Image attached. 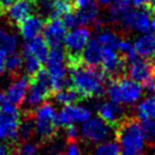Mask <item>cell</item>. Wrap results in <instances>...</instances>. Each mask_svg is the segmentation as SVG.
<instances>
[{
    "label": "cell",
    "mask_w": 155,
    "mask_h": 155,
    "mask_svg": "<svg viewBox=\"0 0 155 155\" xmlns=\"http://www.w3.org/2000/svg\"><path fill=\"white\" fill-rule=\"evenodd\" d=\"M69 82L79 96L85 99L100 96L105 91V74L83 64L71 66Z\"/></svg>",
    "instance_id": "6da1fadb"
},
{
    "label": "cell",
    "mask_w": 155,
    "mask_h": 155,
    "mask_svg": "<svg viewBox=\"0 0 155 155\" xmlns=\"http://www.w3.org/2000/svg\"><path fill=\"white\" fill-rule=\"evenodd\" d=\"M147 137L142 124L136 120H126L118 130V144L121 155H142L146 147Z\"/></svg>",
    "instance_id": "7a4b0ae2"
},
{
    "label": "cell",
    "mask_w": 155,
    "mask_h": 155,
    "mask_svg": "<svg viewBox=\"0 0 155 155\" xmlns=\"http://www.w3.org/2000/svg\"><path fill=\"white\" fill-rule=\"evenodd\" d=\"M144 93L142 84L131 78H118L107 87L110 101L119 105H133L140 101Z\"/></svg>",
    "instance_id": "3957f363"
},
{
    "label": "cell",
    "mask_w": 155,
    "mask_h": 155,
    "mask_svg": "<svg viewBox=\"0 0 155 155\" xmlns=\"http://www.w3.org/2000/svg\"><path fill=\"white\" fill-rule=\"evenodd\" d=\"M34 134L40 139H49L54 136L58 127L56 108L51 103H42L36 107L33 117Z\"/></svg>",
    "instance_id": "277c9868"
},
{
    "label": "cell",
    "mask_w": 155,
    "mask_h": 155,
    "mask_svg": "<svg viewBox=\"0 0 155 155\" xmlns=\"http://www.w3.org/2000/svg\"><path fill=\"white\" fill-rule=\"evenodd\" d=\"M21 114L17 105L6 102L0 109V142H15L19 137Z\"/></svg>",
    "instance_id": "5b68a950"
},
{
    "label": "cell",
    "mask_w": 155,
    "mask_h": 155,
    "mask_svg": "<svg viewBox=\"0 0 155 155\" xmlns=\"http://www.w3.org/2000/svg\"><path fill=\"white\" fill-rule=\"evenodd\" d=\"M33 77L34 78L32 82H30L27 94L24 100L27 108L31 109H35L36 107L44 103L51 93V86L47 70L41 69Z\"/></svg>",
    "instance_id": "8992f818"
},
{
    "label": "cell",
    "mask_w": 155,
    "mask_h": 155,
    "mask_svg": "<svg viewBox=\"0 0 155 155\" xmlns=\"http://www.w3.org/2000/svg\"><path fill=\"white\" fill-rule=\"evenodd\" d=\"M112 127L105 122L103 119H101L99 116H91L86 121H84L79 128V135L83 139H85L88 143L99 144V143L107 140L111 137Z\"/></svg>",
    "instance_id": "52a82bcc"
},
{
    "label": "cell",
    "mask_w": 155,
    "mask_h": 155,
    "mask_svg": "<svg viewBox=\"0 0 155 155\" xmlns=\"http://www.w3.org/2000/svg\"><path fill=\"white\" fill-rule=\"evenodd\" d=\"M151 15L145 9L136 10L129 7L126 10V13L121 16L118 23L127 31L144 33L151 30Z\"/></svg>",
    "instance_id": "ba28073f"
},
{
    "label": "cell",
    "mask_w": 155,
    "mask_h": 155,
    "mask_svg": "<svg viewBox=\"0 0 155 155\" xmlns=\"http://www.w3.org/2000/svg\"><path fill=\"white\" fill-rule=\"evenodd\" d=\"M92 116L90 108L83 104H68L62 105V109L57 113L58 125L62 127L67 126L82 125L84 121H86Z\"/></svg>",
    "instance_id": "9c48e42d"
},
{
    "label": "cell",
    "mask_w": 155,
    "mask_h": 155,
    "mask_svg": "<svg viewBox=\"0 0 155 155\" xmlns=\"http://www.w3.org/2000/svg\"><path fill=\"white\" fill-rule=\"evenodd\" d=\"M90 40V30L86 26H77L66 33L62 43L70 56H79Z\"/></svg>",
    "instance_id": "30bf717a"
},
{
    "label": "cell",
    "mask_w": 155,
    "mask_h": 155,
    "mask_svg": "<svg viewBox=\"0 0 155 155\" xmlns=\"http://www.w3.org/2000/svg\"><path fill=\"white\" fill-rule=\"evenodd\" d=\"M43 39L47 41L49 47H59L61 45L64 38L67 33V27L60 18H51L44 25Z\"/></svg>",
    "instance_id": "8fae6325"
},
{
    "label": "cell",
    "mask_w": 155,
    "mask_h": 155,
    "mask_svg": "<svg viewBox=\"0 0 155 155\" xmlns=\"http://www.w3.org/2000/svg\"><path fill=\"white\" fill-rule=\"evenodd\" d=\"M30 86V81L26 76H18L10 83L6 90L5 96L8 103L19 105L24 102Z\"/></svg>",
    "instance_id": "7c38bea8"
},
{
    "label": "cell",
    "mask_w": 155,
    "mask_h": 155,
    "mask_svg": "<svg viewBox=\"0 0 155 155\" xmlns=\"http://www.w3.org/2000/svg\"><path fill=\"white\" fill-rule=\"evenodd\" d=\"M97 116L103 119L109 125L116 126L119 125L125 116V111L122 105L114 103L112 101H102L96 105Z\"/></svg>",
    "instance_id": "4fadbf2b"
},
{
    "label": "cell",
    "mask_w": 155,
    "mask_h": 155,
    "mask_svg": "<svg viewBox=\"0 0 155 155\" xmlns=\"http://www.w3.org/2000/svg\"><path fill=\"white\" fill-rule=\"evenodd\" d=\"M128 62H129V65H128L129 78L136 81L139 84L145 83L148 78L153 76V67L148 61H146V59L136 57Z\"/></svg>",
    "instance_id": "5bb4252c"
},
{
    "label": "cell",
    "mask_w": 155,
    "mask_h": 155,
    "mask_svg": "<svg viewBox=\"0 0 155 155\" xmlns=\"http://www.w3.org/2000/svg\"><path fill=\"white\" fill-rule=\"evenodd\" d=\"M34 5L31 0H14L12 4L7 6V17L13 24L21 23L32 15Z\"/></svg>",
    "instance_id": "9a60e30c"
},
{
    "label": "cell",
    "mask_w": 155,
    "mask_h": 155,
    "mask_svg": "<svg viewBox=\"0 0 155 155\" xmlns=\"http://www.w3.org/2000/svg\"><path fill=\"white\" fill-rule=\"evenodd\" d=\"M100 65L102 66L103 73L110 76H117L124 70L122 58L116 52V49H111V48L103 49V56Z\"/></svg>",
    "instance_id": "2e32d148"
},
{
    "label": "cell",
    "mask_w": 155,
    "mask_h": 155,
    "mask_svg": "<svg viewBox=\"0 0 155 155\" xmlns=\"http://www.w3.org/2000/svg\"><path fill=\"white\" fill-rule=\"evenodd\" d=\"M104 48L97 42V40H90L86 47L79 54L81 62L88 67H96L101 64Z\"/></svg>",
    "instance_id": "e0dca14e"
},
{
    "label": "cell",
    "mask_w": 155,
    "mask_h": 155,
    "mask_svg": "<svg viewBox=\"0 0 155 155\" xmlns=\"http://www.w3.org/2000/svg\"><path fill=\"white\" fill-rule=\"evenodd\" d=\"M137 57L148 59L155 56V33L144 32L133 42Z\"/></svg>",
    "instance_id": "ac0fdd59"
},
{
    "label": "cell",
    "mask_w": 155,
    "mask_h": 155,
    "mask_svg": "<svg viewBox=\"0 0 155 155\" xmlns=\"http://www.w3.org/2000/svg\"><path fill=\"white\" fill-rule=\"evenodd\" d=\"M18 25H19V33L22 35V38H24L25 40H31L41 35L45 23L41 16L30 15Z\"/></svg>",
    "instance_id": "d6986e66"
},
{
    "label": "cell",
    "mask_w": 155,
    "mask_h": 155,
    "mask_svg": "<svg viewBox=\"0 0 155 155\" xmlns=\"http://www.w3.org/2000/svg\"><path fill=\"white\" fill-rule=\"evenodd\" d=\"M75 25L77 26H88L95 24L99 21V7L94 2L87 5L85 7L78 8L76 13H73Z\"/></svg>",
    "instance_id": "ffe728a7"
},
{
    "label": "cell",
    "mask_w": 155,
    "mask_h": 155,
    "mask_svg": "<svg viewBox=\"0 0 155 155\" xmlns=\"http://www.w3.org/2000/svg\"><path fill=\"white\" fill-rule=\"evenodd\" d=\"M48 75L52 91H59L65 88L69 84V74L65 65L48 67Z\"/></svg>",
    "instance_id": "44dd1931"
},
{
    "label": "cell",
    "mask_w": 155,
    "mask_h": 155,
    "mask_svg": "<svg viewBox=\"0 0 155 155\" xmlns=\"http://www.w3.org/2000/svg\"><path fill=\"white\" fill-rule=\"evenodd\" d=\"M48 52H49V44L41 36H36L34 39L26 40L25 44H24V54L35 57L41 61L45 60Z\"/></svg>",
    "instance_id": "7402d4cb"
},
{
    "label": "cell",
    "mask_w": 155,
    "mask_h": 155,
    "mask_svg": "<svg viewBox=\"0 0 155 155\" xmlns=\"http://www.w3.org/2000/svg\"><path fill=\"white\" fill-rule=\"evenodd\" d=\"M136 114L142 121L155 120V93L139 101L136 107Z\"/></svg>",
    "instance_id": "603a6c76"
},
{
    "label": "cell",
    "mask_w": 155,
    "mask_h": 155,
    "mask_svg": "<svg viewBox=\"0 0 155 155\" xmlns=\"http://www.w3.org/2000/svg\"><path fill=\"white\" fill-rule=\"evenodd\" d=\"M18 49V38L13 32L0 28V52L6 56L16 52Z\"/></svg>",
    "instance_id": "cb8c5ba5"
},
{
    "label": "cell",
    "mask_w": 155,
    "mask_h": 155,
    "mask_svg": "<svg viewBox=\"0 0 155 155\" xmlns=\"http://www.w3.org/2000/svg\"><path fill=\"white\" fill-rule=\"evenodd\" d=\"M53 97H54V101L58 104H60V105H68V104L77 103L81 96L76 92L75 88H69L67 86L65 88L56 91Z\"/></svg>",
    "instance_id": "d4e9b609"
},
{
    "label": "cell",
    "mask_w": 155,
    "mask_h": 155,
    "mask_svg": "<svg viewBox=\"0 0 155 155\" xmlns=\"http://www.w3.org/2000/svg\"><path fill=\"white\" fill-rule=\"evenodd\" d=\"M121 150L118 142L107 139L96 144L94 148V155H120Z\"/></svg>",
    "instance_id": "484cf974"
},
{
    "label": "cell",
    "mask_w": 155,
    "mask_h": 155,
    "mask_svg": "<svg viewBox=\"0 0 155 155\" xmlns=\"http://www.w3.org/2000/svg\"><path fill=\"white\" fill-rule=\"evenodd\" d=\"M96 40L103 48H111V49H117L118 43L120 41L119 35L116 32L111 30H103L101 31L99 34L96 35Z\"/></svg>",
    "instance_id": "4316f807"
},
{
    "label": "cell",
    "mask_w": 155,
    "mask_h": 155,
    "mask_svg": "<svg viewBox=\"0 0 155 155\" xmlns=\"http://www.w3.org/2000/svg\"><path fill=\"white\" fill-rule=\"evenodd\" d=\"M129 2L126 0H114L109 6V18L112 22L118 23L121 16L126 13V10L129 8Z\"/></svg>",
    "instance_id": "83f0119b"
},
{
    "label": "cell",
    "mask_w": 155,
    "mask_h": 155,
    "mask_svg": "<svg viewBox=\"0 0 155 155\" xmlns=\"http://www.w3.org/2000/svg\"><path fill=\"white\" fill-rule=\"evenodd\" d=\"M23 67H24L26 75L34 76L42 69V61L38 58H35V57L24 54V57H23Z\"/></svg>",
    "instance_id": "f1b7e54d"
},
{
    "label": "cell",
    "mask_w": 155,
    "mask_h": 155,
    "mask_svg": "<svg viewBox=\"0 0 155 155\" xmlns=\"http://www.w3.org/2000/svg\"><path fill=\"white\" fill-rule=\"evenodd\" d=\"M71 0H52V10L50 18H60L70 12Z\"/></svg>",
    "instance_id": "f546056e"
},
{
    "label": "cell",
    "mask_w": 155,
    "mask_h": 155,
    "mask_svg": "<svg viewBox=\"0 0 155 155\" xmlns=\"http://www.w3.org/2000/svg\"><path fill=\"white\" fill-rule=\"evenodd\" d=\"M23 67V56L17 52H14L12 54L6 56L5 61V68L10 73H17L19 69Z\"/></svg>",
    "instance_id": "4dcf8cb0"
},
{
    "label": "cell",
    "mask_w": 155,
    "mask_h": 155,
    "mask_svg": "<svg viewBox=\"0 0 155 155\" xmlns=\"http://www.w3.org/2000/svg\"><path fill=\"white\" fill-rule=\"evenodd\" d=\"M117 50L120 52L121 56L125 57L128 61L137 57L133 42H130L128 40H120L119 43H118V47H117Z\"/></svg>",
    "instance_id": "1f68e13d"
},
{
    "label": "cell",
    "mask_w": 155,
    "mask_h": 155,
    "mask_svg": "<svg viewBox=\"0 0 155 155\" xmlns=\"http://www.w3.org/2000/svg\"><path fill=\"white\" fill-rule=\"evenodd\" d=\"M33 134H34V124H33V120L26 119L24 121H21L19 130H18L19 137H22L23 139H30Z\"/></svg>",
    "instance_id": "d6a6232c"
},
{
    "label": "cell",
    "mask_w": 155,
    "mask_h": 155,
    "mask_svg": "<svg viewBox=\"0 0 155 155\" xmlns=\"http://www.w3.org/2000/svg\"><path fill=\"white\" fill-rule=\"evenodd\" d=\"M39 153V148L32 142H26L22 143L19 146H17L15 155H38Z\"/></svg>",
    "instance_id": "836d02e7"
},
{
    "label": "cell",
    "mask_w": 155,
    "mask_h": 155,
    "mask_svg": "<svg viewBox=\"0 0 155 155\" xmlns=\"http://www.w3.org/2000/svg\"><path fill=\"white\" fill-rule=\"evenodd\" d=\"M36 7L43 16L50 17L52 10V0H36Z\"/></svg>",
    "instance_id": "e575fe53"
},
{
    "label": "cell",
    "mask_w": 155,
    "mask_h": 155,
    "mask_svg": "<svg viewBox=\"0 0 155 155\" xmlns=\"http://www.w3.org/2000/svg\"><path fill=\"white\" fill-rule=\"evenodd\" d=\"M143 128L146 134L147 139L155 143V120H146L143 121Z\"/></svg>",
    "instance_id": "d590c367"
},
{
    "label": "cell",
    "mask_w": 155,
    "mask_h": 155,
    "mask_svg": "<svg viewBox=\"0 0 155 155\" xmlns=\"http://www.w3.org/2000/svg\"><path fill=\"white\" fill-rule=\"evenodd\" d=\"M62 155H83L82 150L75 140H70L68 145L65 147Z\"/></svg>",
    "instance_id": "8d00e7d4"
},
{
    "label": "cell",
    "mask_w": 155,
    "mask_h": 155,
    "mask_svg": "<svg viewBox=\"0 0 155 155\" xmlns=\"http://www.w3.org/2000/svg\"><path fill=\"white\" fill-rule=\"evenodd\" d=\"M64 150H65V144L62 140H59V139L54 140L49 147V151L51 155H62Z\"/></svg>",
    "instance_id": "74e56055"
},
{
    "label": "cell",
    "mask_w": 155,
    "mask_h": 155,
    "mask_svg": "<svg viewBox=\"0 0 155 155\" xmlns=\"http://www.w3.org/2000/svg\"><path fill=\"white\" fill-rule=\"evenodd\" d=\"M79 135V129L76 126H67L66 127V137L70 140H75Z\"/></svg>",
    "instance_id": "f35d334b"
},
{
    "label": "cell",
    "mask_w": 155,
    "mask_h": 155,
    "mask_svg": "<svg viewBox=\"0 0 155 155\" xmlns=\"http://www.w3.org/2000/svg\"><path fill=\"white\" fill-rule=\"evenodd\" d=\"M143 88H145V90L148 92V93H155V76L153 75L151 78H148L146 82L143 83L142 84Z\"/></svg>",
    "instance_id": "ab89813d"
},
{
    "label": "cell",
    "mask_w": 155,
    "mask_h": 155,
    "mask_svg": "<svg viewBox=\"0 0 155 155\" xmlns=\"http://www.w3.org/2000/svg\"><path fill=\"white\" fill-rule=\"evenodd\" d=\"M129 2H131L137 8H143V7H145L147 5H150L151 0H130Z\"/></svg>",
    "instance_id": "60d3db41"
},
{
    "label": "cell",
    "mask_w": 155,
    "mask_h": 155,
    "mask_svg": "<svg viewBox=\"0 0 155 155\" xmlns=\"http://www.w3.org/2000/svg\"><path fill=\"white\" fill-rule=\"evenodd\" d=\"M74 2V5L77 7V8H82V7H85L87 5L94 2V0H71Z\"/></svg>",
    "instance_id": "b9f144b4"
},
{
    "label": "cell",
    "mask_w": 155,
    "mask_h": 155,
    "mask_svg": "<svg viewBox=\"0 0 155 155\" xmlns=\"http://www.w3.org/2000/svg\"><path fill=\"white\" fill-rule=\"evenodd\" d=\"M5 61H6V54L2 53V52H0V76L6 70V68H5Z\"/></svg>",
    "instance_id": "7bdbcfd3"
},
{
    "label": "cell",
    "mask_w": 155,
    "mask_h": 155,
    "mask_svg": "<svg viewBox=\"0 0 155 155\" xmlns=\"http://www.w3.org/2000/svg\"><path fill=\"white\" fill-rule=\"evenodd\" d=\"M0 155H12L8 146L5 145L2 142H0Z\"/></svg>",
    "instance_id": "ee69618b"
},
{
    "label": "cell",
    "mask_w": 155,
    "mask_h": 155,
    "mask_svg": "<svg viewBox=\"0 0 155 155\" xmlns=\"http://www.w3.org/2000/svg\"><path fill=\"white\" fill-rule=\"evenodd\" d=\"M97 1H99L100 5H102V6H104V7H109L114 0H97Z\"/></svg>",
    "instance_id": "f6af8a7d"
},
{
    "label": "cell",
    "mask_w": 155,
    "mask_h": 155,
    "mask_svg": "<svg viewBox=\"0 0 155 155\" xmlns=\"http://www.w3.org/2000/svg\"><path fill=\"white\" fill-rule=\"evenodd\" d=\"M7 101H6V96H5V93H2L1 91H0V109L4 107V104L6 103Z\"/></svg>",
    "instance_id": "bcb514c9"
},
{
    "label": "cell",
    "mask_w": 155,
    "mask_h": 155,
    "mask_svg": "<svg viewBox=\"0 0 155 155\" xmlns=\"http://www.w3.org/2000/svg\"><path fill=\"white\" fill-rule=\"evenodd\" d=\"M14 0H0V7H7L13 2Z\"/></svg>",
    "instance_id": "7dc6e473"
},
{
    "label": "cell",
    "mask_w": 155,
    "mask_h": 155,
    "mask_svg": "<svg viewBox=\"0 0 155 155\" xmlns=\"http://www.w3.org/2000/svg\"><path fill=\"white\" fill-rule=\"evenodd\" d=\"M151 30L154 31V33H155V17H154V18H152V22H151Z\"/></svg>",
    "instance_id": "c3c4849f"
},
{
    "label": "cell",
    "mask_w": 155,
    "mask_h": 155,
    "mask_svg": "<svg viewBox=\"0 0 155 155\" xmlns=\"http://www.w3.org/2000/svg\"><path fill=\"white\" fill-rule=\"evenodd\" d=\"M150 4H151L152 10H153V12L155 13V0H151V2H150Z\"/></svg>",
    "instance_id": "681fc988"
},
{
    "label": "cell",
    "mask_w": 155,
    "mask_h": 155,
    "mask_svg": "<svg viewBox=\"0 0 155 155\" xmlns=\"http://www.w3.org/2000/svg\"><path fill=\"white\" fill-rule=\"evenodd\" d=\"M153 66H154V69H155V58H154V61H153Z\"/></svg>",
    "instance_id": "f907efd6"
},
{
    "label": "cell",
    "mask_w": 155,
    "mask_h": 155,
    "mask_svg": "<svg viewBox=\"0 0 155 155\" xmlns=\"http://www.w3.org/2000/svg\"><path fill=\"white\" fill-rule=\"evenodd\" d=\"M126 1H128V2H129V1H130V0H126Z\"/></svg>",
    "instance_id": "816d5d0a"
},
{
    "label": "cell",
    "mask_w": 155,
    "mask_h": 155,
    "mask_svg": "<svg viewBox=\"0 0 155 155\" xmlns=\"http://www.w3.org/2000/svg\"><path fill=\"white\" fill-rule=\"evenodd\" d=\"M0 13H1V7H0Z\"/></svg>",
    "instance_id": "f5cc1de1"
}]
</instances>
